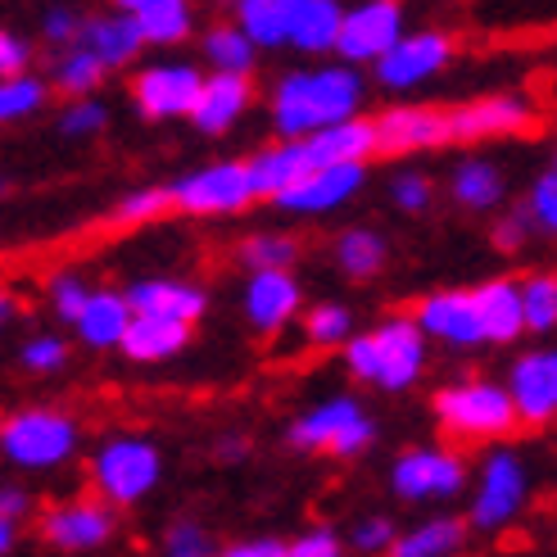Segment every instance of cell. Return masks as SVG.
<instances>
[{
    "label": "cell",
    "instance_id": "obj_1",
    "mask_svg": "<svg viewBox=\"0 0 557 557\" xmlns=\"http://www.w3.org/2000/svg\"><path fill=\"white\" fill-rule=\"evenodd\" d=\"M363 104V77L354 69H313L290 73L272 96V119L282 136H309L336 119L358 114Z\"/></svg>",
    "mask_w": 557,
    "mask_h": 557
},
{
    "label": "cell",
    "instance_id": "obj_2",
    "mask_svg": "<svg viewBox=\"0 0 557 557\" xmlns=\"http://www.w3.org/2000/svg\"><path fill=\"white\" fill-rule=\"evenodd\" d=\"M345 358L354 376H363L381 389H408L426 368V336L417 322H381L372 336H349Z\"/></svg>",
    "mask_w": 557,
    "mask_h": 557
},
{
    "label": "cell",
    "instance_id": "obj_3",
    "mask_svg": "<svg viewBox=\"0 0 557 557\" xmlns=\"http://www.w3.org/2000/svg\"><path fill=\"white\" fill-rule=\"evenodd\" d=\"M0 454L14 467L27 471H50L77 454V422H69L64 412L33 408V412H14L0 426Z\"/></svg>",
    "mask_w": 557,
    "mask_h": 557
},
{
    "label": "cell",
    "instance_id": "obj_4",
    "mask_svg": "<svg viewBox=\"0 0 557 557\" xmlns=\"http://www.w3.org/2000/svg\"><path fill=\"white\" fill-rule=\"evenodd\" d=\"M91 476L109 504H136L159 485V449L150 440L119 435L96 454Z\"/></svg>",
    "mask_w": 557,
    "mask_h": 557
},
{
    "label": "cell",
    "instance_id": "obj_5",
    "mask_svg": "<svg viewBox=\"0 0 557 557\" xmlns=\"http://www.w3.org/2000/svg\"><path fill=\"white\" fill-rule=\"evenodd\" d=\"M435 412H440V422L458 435H508L517 426V408L508 399V389L490 385V381H467V385L440 389Z\"/></svg>",
    "mask_w": 557,
    "mask_h": 557
},
{
    "label": "cell",
    "instance_id": "obj_6",
    "mask_svg": "<svg viewBox=\"0 0 557 557\" xmlns=\"http://www.w3.org/2000/svg\"><path fill=\"white\" fill-rule=\"evenodd\" d=\"M290 444H299V449H331L341 458H354V454H363L372 444V422L354 399H331V404H318L313 412L299 417V422L290 426Z\"/></svg>",
    "mask_w": 557,
    "mask_h": 557
},
{
    "label": "cell",
    "instance_id": "obj_7",
    "mask_svg": "<svg viewBox=\"0 0 557 557\" xmlns=\"http://www.w3.org/2000/svg\"><path fill=\"white\" fill-rule=\"evenodd\" d=\"M525 504V467L517 454L498 449L485 458L481 467V490H476V504H471V525L476 531H504V525L521 512Z\"/></svg>",
    "mask_w": 557,
    "mask_h": 557
},
{
    "label": "cell",
    "instance_id": "obj_8",
    "mask_svg": "<svg viewBox=\"0 0 557 557\" xmlns=\"http://www.w3.org/2000/svg\"><path fill=\"white\" fill-rule=\"evenodd\" d=\"M404 33V5L399 0H368L349 14H341V27H336V46L345 64H368L376 54Z\"/></svg>",
    "mask_w": 557,
    "mask_h": 557
},
{
    "label": "cell",
    "instance_id": "obj_9",
    "mask_svg": "<svg viewBox=\"0 0 557 557\" xmlns=\"http://www.w3.org/2000/svg\"><path fill=\"white\" fill-rule=\"evenodd\" d=\"M454 60V41L444 33H412V37H395L381 54H376V77L385 82V87H417V82L435 77L444 64Z\"/></svg>",
    "mask_w": 557,
    "mask_h": 557
},
{
    "label": "cell",
    "instance_id": "obj_10",
    "mask_svg": "<svg viewBox=\"0 0 557 557\" xmlns=\"http://www.w3.org/2000/svg\"><path fill=\"white\" fill-rule=\"evenodd\" d=\"M169 195L186 213H240L249 200H255V195H249V182H245V163H209V169L169 186Z\"/></svg>",
    "mask_w": 557,
    "mask_h": 557
},
{
    "label": "cell",
    "instance_id": "obj_11",
    "mask_svg": "<svg viewBox=\"0 0 557 557\" xmlns=\"http://www.w3.org/2000/svg\"><path fill=\"white\" fill-rule=\"evenodd\" d=\"M368 182V163H318L295 186L276 195V205L290 213H331L345 200H354L358 186Z\"/></svg>",
    "mask_w": 557,
    "mask_h": 557
},
{
    "label": "cell",
    "instance_id": "obj_12",
    "mask_svg": "<svg viewBox=\"0 0 557 557\" xmlns=\"http://www.w3.org/2000/svg\"><path fill=\"white\" fill-rule=\"evenodd\" d=\"M508 399L517 408V422H531V426L553 422V412H557V354H548V349L521 354L512 363V376H508Z\"/></svg>",
    "mask_w": 557,
    "mask_h": 557
},
{
    "label": "cell",
    "instance_id": "obj_13",
    "mask_svg": "<svg viewBox=\"0 0 557 557\" xmlns=\"http://www.w3.org/2000/svg\"><path fill=\"white\" fill-rule=\"evenodd\" d=\"M535 104L525 96H485L476 104H462L454 114H444L449 123V141H476V136H508V132H525L535 127Z\"/></svg>",
    "mask_w": 557,
    "mask_h": 557
},
{
    "label": "cell",
    "instance_id": "obj_14",
    "mask_svg": "<svg viewBox=\"0 0 557 557\" xmlns=\"http://www.w3.org/2000/svg\"><path fill=\"white\" fill-rule=\"evenodd\" d=\"M462 481H467V467L444 449H412L395 462V494L412 498V504H422V498H454Z\"/></svg>",
    "mask_w": 557,
    "mask_h": 557
},
{
    "label": "cell",
    "instance_id": "obj_15",
    "mask_svg": "<svg viewBox=\"0 0 557 557\" xmlns=\"http://www.w3.org/2000/svg\"><path fill=\"white\" fill-rule=\"evenodd\" d=\"M200 73L190 64H154L136 77V104L146 119H182L200 96Z\"/></svg>",
    "mask_w": 557,
    "mask_h": 557
},
{
    "label": "cell",
    "instance_id": "obj_16",
    "mask_svg": "<svg viewBox=\"0 0 557 557\" xmlns=\"http://www.w3.org/2000/svg\"><path fill=\"white\" fill-rule=\"evenodd\" d=\"M417 331L422 336H435L444 345H481V322H476V304H471V290H444L422 299L417 309Z\"/></svg>",
    "mask_w": 557,
    "mask_h": 557
},
{
    "label": "cell",
    "instance_id": "obj_17",
    "mask_svg": "<svg viewBox=\"0 0 557 557\" xmlns=\"http://www.w3.org/2000/svg\"><path fill=\"white\" fill-rule=\"evenodd\" d=\"M249 109V77L245 73H218L200 82V96L190 104V123L205 136H222L227 127H236V119Z\"/></svg>",
    "mask_w": 557,
    "mask_h": 557
},
{
    "label": "cell",
    "instance_id": "obj_18",
    "mask_svg": "<svg viewBox=\"0 0 557 557\" xmlns=\"http://www.w3.org/2000/svg\"><path fill=\"white\" fill-rule=\"evenodd\" d=\"M299 309V282L286 268H255L245 286V318L255 322L263 336L276 326H286Z\"/></svg>",
    "mask_w": 557,
    "mask_h": 557
},
{
    "label": "cell",
    "instance_id": "obj_19",
    "mask_svg": "<svg viewBox=\"0 0 557 557\" xmlns=\"http://www.w3.org/2000/svg\"><path fill=\"white\" fill-rule=\"evenodd\" d=\"M376 132V150L385 154H408V150H431L440 141H449V123H444V114H435V109H389V114H381L372 123Z\"/></svg>",
    "mask_w": 557,
    "mask_h": 557
},
{
    "label": "cell",
    "instance_id": "obj_20",
    "mask_svg": "<svg viewBox=\"0 0 557 557\" xmlns=\"http://www.w3.org/2000/svg\"><path fill=\"white\" fill-rule=\"evenodd\" d=\"M309 169H318L304 136H286L276 150H263L255 163H245V182H249V195L255 200H276L286 186H295Z\"/></svg>",
    "mask_w": 557,
    "mask_h": 557
},
{
    "label": "cell",
    "instance_id": "obj_21",
    "mask_svg": "<svg viewBox=\"0 0 557 557\" xmlns=\"http://www.w3.org/2000/svg\"><path fill=\"white\" fill-rule=\"evenodd\" d=\"M46 540L64 553H87L100 548L109 535H114V512L104 504H64L46 517Z\"/></svg>",
    "mask_w": 557,
    "mask_h": 557
},
{
    "label": "cell",
    "instance_id": "obj_22",
    "mask_svg": "<svg viewBox=\"0 0 557 557\" xmlns=\"http://www.w3.org/2000/svg\"><path fill=\"white\" fill-rule=\"evenodd\" d=\"M190 341V322H177V318H159V313H132L127 331L119 349L136 363H163V358L182 354Z\"/></svg>",
    "mask_w": 557,
    "mask_h": 557
},
{
    "label": "cell",
    "instance_id": "obj_23",
    "mask_svg": "<svg viewBox=\"0 0 557 557\" xmlns=\"http://www.w3.org/2000/svg\"><path fill=\"white\" fill-rule=\"evenodd\" d=\"M77 41L87 46L104 69L132 64L136 54H141V46H146L141 27H136V18H132L127 10H123V14H100V18H91V23H77Z\"/></svg>",
    "mask_w": 557,
    "mask_h": 557
},
{
    "label": "cell",
    "instance_id": "obj_24",
    "mask_svg": "<svg viewBox=\"0 0 557 557\" xmlns=\"http://www.w3.org/2000/svg\"><path fill=\"white\" fill-rule=\"evenodd\" d=\"M132 313H159V318H177V322H200L205 318V290L190 282H169V276H154V282H136L127 290Z\"/></svg>",
    "mask_w": 557,
    "mask_h": 557
},
{
    "label": "cell",
    "instance_id": "obj_25",
    "mask_svg": "<svg viewBox=\"0 0 557 557\" xmlns=\"http://www.w3.org/2000/svg\"><path fill=\"white\" fill-rule=\"evenodd\" d=\"M313 163H368V154H376V132L372 123H358L354 114L349 119H336L318 132L304 136Z\"/></svg>",
    "mask_w": 557,
    "mask_h": 557
},
{
    "label": "cell",
    "instance_id": "obj_26",
    "mask_svg": "<svg viewBox=\"0 0 557 557\" xmlns=\"http://www.w3.org/2000/svg\"><path fill=\"white\" fill-rule=\"evenodd\" d=\"M73 322H77V336L91 349H114L123 341L127 322H132V304L119 290H87V299H82Z\"/></svg>",
    "mask_w": 557,
    "mask_h": 557
},
{
    "label": "cell",
    "instance_id": "obj_27",
    "mask_svg": "<svg viewBox=\"0 0 557 557\" xmlns=\"http://www.w3.org/2000/svg\"><path fill=\"white\" fill-rule=\"evenodd\" d=\"M341 0H286V41L299 50H331L341 27Z\"/></svg>",
    "mask_w": 557,
    "mask_h": 557
},
{
    "label": "cell",
    "instance_id": "obj_28",
    "mask_svg": "<svg viewBox=\"0 0 557 557\" xmlns=\"http://www.w3.org/2000/svg\"><path fill=\"white\" fill-rule=\"evenodd\" d=\"M471 304H476V322L481 336L494 345L517 341L525 322H521V290L517 282H485L481 290H471Z\"/></svg>",
    "mask_w": 557,
    "mask_h": 557
},
{
    "label": "cell",
    "instance_id": "obj_29",
    "mask_svg": "<svg viewBox=\"0 0 557 557\" xmlns=\"http://www.w3.org/2000/svg\"><path fill=\"white\" fill-rule=\"evenodd\" d=\"M462 540H467V525L454 517H440V521L417 525L404 540H389V553L395 557H449L462 548Z\"/></svg>",
    "mask_w": 557,
    "mask_h": 557
},
{
    "label": "cell",
    "instance_id": "obj_30",
    "mask_svg": "<svg viewBox=\"0 0 557 557\" xmlns=\"http://www.w3.org/2000/svg\"><path fill=\"white\" fill-rule=\"evenodd\" d=\"M504 173L494 169L490 159H467L458 163V173H454V195H458V205L467 209H494L498 200H504Z\"/></svg>",
    "mask_w": 557,
    "mask_h": 557
},
{
    "label": "cell",
    "instance_id": "obj_31",
    "mask_svg": "<svg viewBox=\"0 0 557 557\" xmlns=\"http://www.w3.org/2000/svg\"><path fill=\"white\" fill-rule=\"evenodd\" d=\"M141 37L154 41V46H173L190 33V5L186 0H146L141 10H132Z\"/></svg>",
    "mask_w": 557,
    "mask_h": 557
},
{
    "label": "cell",
    "instance_id": "obj_32",
    "mask_svg": "<svg viewBox=\"0 0 557 557\" xmlns=\"http://www.w3.org/2000/svg\"><path fill=\"white\" fill-rule=\"evenodd\" d=\"M336 259H341V268L354 276V282H363V276L381 272V263H385V240H381L376 232H368V227L345 232V236L336 240Z\"/></svg>",
    "mask_w": 557,
    "mask_h": 557
},
{
    "label": "cell",
    "instance_id": "obj_33",
    "mask_svg": "<svg viewBox=\"0 0 557 557\" xmlns=\"http://www.w3.org/2000/svg\"><path fill=\"white\" fill-rule=\"evenodd\" d=\"M205 54L218 73H249L255 69V41L240 27H213L205 37Z\"/></svg>",
    "mask_w": 557,
    "mask_h": 557
},
{
    "label": "cell",
    "instance_id": "obj_34",
    "mask_svg": "<svg viewBox=\"0 0 557 557\" xmlns=\"http://www.w3.org/2000/svg\"><path fill=\"white\" fill-rule=\"evenodd\" d=\"M240 33L255 46H286V0H263V5L240 10Z\"/></svg>",
    "mask_w": 557,
    "mask_h": 557
},
{
    "label": "cell",
    "instance_id": "obj_35",
    "mask_svg": "<svg viewBox=\"0 0 557 557\" xmlns=\"http://www.w3.org/2000/svg\"><path fill=\"white\" fill-rule=\"evenodd\" d=\"M46 104V82L37 77H0V123H18L27 114H37V109Z\"/></svg>",
    "mask_w": 557,
    "mask_h": 557
},
{
    "label": "cell",
    "instance_id": "obj_36",
    "mask_svg": "<svg viewBox=\"0 0 557 557\" xmlns=\"http://www.w3.org/2000/svg\"><path fill=\"white\" fill-rule=\"evenodd\" d=\"M521 290V322L525 331H553L557 322V282L544 272V276H531Z\"/></svg>",
    "mask_w": 557,
    "mask_h": 557
},
{
    "label": "cell",
    "instance_id": "obj_37",
    "mask_svg": "<svg viewBox=\"0 0 557 557\" xmlns=\"http://www.w3.org/2000/svg\"><path fill=\"white\" fill-rule=\"evenodd\" d=\"M100 77H104V64H100L82 41L64 54L60 69H54V82H60V91H69V96H87V91H96V87H100Z\"/></svg>",
    "mask_w": 557,
    "mask_h": 557
},
{
    "label": "cell",
    "instance_id": "obj_38",
    "mask_svg": "<svg viewBox=\"0 0 557 557\" xmlns=\"http://www.w3.org/2000/svg\"><path fill=\"white\" fill-rule=\"evenodd\" d=\"M304 331H309L313 345H345L354 336V313L345 304H318L309 322H304Z\"/></svg>",
    "mask_w": 557,
    "mask_h": 557
},
{
    "label": "cell",
    "instance_id": "obj_39",
    "mask_svg": "<svg viewBox=\"0 0 557 557\" xmlns=\"http://www.w3.org/2000/svg\"><path fill=\"white\" fill-rule=\"evenodd\" d=\"M295 255H299V245L290 236H249L240 245V259L249 268H290Z\"/></svg>",
    "mask_w": 557,
    "mask_h": 557
},
{
    "label": "cell",
    "instance_id": "obj_40",
    "mask_svg": "<svg viewBox=\"0 0 557 557\" xmlns=\"http://www.w3.org/2000/svg\"><path fill=\"white\" fill-rule=\"evenodd\" d=\"M163 209H173V195L169 186H154V190H136L119 205V222H154Z\"/></svg>",
    "mask_w": 557,
    "mask_h": 557
},
{
    "label": "cell",
    "instance_id": "obj_41",
    "mask_svg": "<svg viewBox=\"0 0 557 557\" xmlns=\"http://www.w3.org/2000/svg\"><path fill=\"white\" fill-rule=\"evenodd\" d=\"M69 358V345L60 336H37L23 345V368L27 372H60Z\"/></svg>",
    "mask_w": 557,
    "mask_h": 557
},
{
    "label": "cell",
    "instance_id": "obj_42",
    "mask_svg": "<svg viewBox=\"0 0 557 557\" xmlns=\"http://www.w3.org/2000/svg\"><path fill=\"white\" fill-rule=\"evenodd\" d=\"M389 195H395V205L404 209V213H426L431 209V182L422 177V173H399L395 182H389Z\"/></svg>",
    "mask_w": 557,
    "mask_h": 557
},
{
    "label": "cell",
    "instance_id": "obj_43",
    "mask_svg": "<svg viewBox=\"0 0 557 557\" xmlns=\"http://www.w3.org/2000/svg\"><path fill=\"white\" fill-rule=\"evenodd\" d=\"M109 123V109L104 104H96V100H77V104H69V114H64V136H96L100 127Z\"/></svg>",
    "mask_w": 557,
    "mask_h": 557
},
{
    "label": "cell",
    "instance_id": "obj_44",
    "mask_svg": "<svg viewBox=\"0 0 557 557\" xmlns=\"http://www.w3.org/2000/svg\"><path fill=\"white\" fill-rule=\"evenodd\" d=\"M531 218L535 227H544L548 236L557 232V173H544L535 182V195H531Z\"/></svg>",
    "mask_w": 557,
    "mask_h": 557
},
{
    "label": "cell",
    "instance_id": "obj_45",
    "mask_svg": "<svg viewBox=\"0 0 557 557\" xmlns=\"http://www.w3.org/2000/svg\"><path fill=\"white\" fill-rule=\"evenodd\" d=\"M169 553L173 557H209L218 548H213V540L195 521H182V525H173V531H169Z\"/></svg>",
    "mask_w": 557,
    "mask_h": 557
},
{
    "label": "cell",
    "instance_id": "obj_46",
    "mask_svg": "<svg viewBox=\"0 0 557 557\" xmlns=\"http://www.w3.org/2000/svg\"><path fill=\"white\" fill-rule=\"evenodd\" d=\"M54 313H60L64 322H73L77 318V309H82V299H87V286L77 282L73 272H64V276H54Z\"/></svg>",
    "mask_w": 557,
    "mask_h": 557
},
{
    "label": "cell",
    "instance_id": "obj_47",
    "mask_svg": "<svg viewBox=\"0 0 557 557\" xmlns=\"http://www.w3.org/2000/svg\"><path fill=\"white\" fill-rule=\"evenodd\" d=\"M336 553H341V540L331 531H309L290 540V557H336Z\"/></svg>",
    "mask_w": 557,
    "mask_h": 557
},
{
    "label": "cell",
    "instance_id": "obj_48",
    "mask_svg": "<svg viewBox=\"0 0 557 557\" xmlns=\"http://www.w3.org/2000/svg\"><path fill=\"white\" fill-rule=\"evenodd\" d=\"M389 540H395V525H389L385 517H372V521H363L354 531V544L363 553H381V548H389Z\"/></svg>",
    "mask_w": 557,
    "mask_h": 557
},
{
    "label": "cell",
    "instance_id": "obj_49",
    "mask_svg": "<svg viewBox=\"0 0 557 557\" xmlns=\"http://www.w3.org/2000/svg\"><path fill=\"white\" fill-rule=\"evenodd\" d=\"M27 69V46L14 33H0V77L23 73Z\"/></svg>",
    "mask_w": 557,
    "mask_h": 557
},
{
    "label": "cell",
    "instance_id": "obj_50",
    "mask_svg": "<svg viewBox=\"0 0 557 557\" xmlns=\"http://www.w3.org/2000/svg\"><path fill=\"white\" fill-rule=\"evenodd\" d=\"M41 27H46V37H50V41H73V37H77V14L64 10V5H54V10L46 14Z\"/></svg>",
    "mask_w": 557,
    "mask_h": 557
},
{
    "label": "cell",
    "instance_id": "obj_51",
    "mask_svg": "<svg viewBox=\"0 0 557 557\" xmlns=\"http://www.w3.org/2000/svg\"><path fill=\"white\" fill-rule=\"evenodd\" d=\"M232 557H290V544L286 540H245L236 548H227Z\"/></svg>",
    "mask_w": 557,
    "mask_h": 557
},
{
    "label": "cell",
    "instance_id": "obj_52",
    "mask_svg": "<svg viewBox=\"0 0 557 557\" xmlns=\"http://www.w3.org/2000/svg\"><path fill=\"white\" fill-rule=\"evenodd\" d=\"M27 512V494L23 490H5V485H0V517H23Z\"/></svg>",
    "mask_w": 557,
    "mask_h": 557
},
{
    "label": "cell",
    "instance_id": "obj_53",
    "mask_svg": "<svg viewBox=\"0 0 557 557\" xmlns=\"http://www.w3.org/2000/svg\"><path fill=\"white\" fill-rule=\"evenodd\" d=\"M525 218H512V222H504V227H498V245L504 249H517L521 240H525V227H521Z\"/></svg>",
    "mask_w": 557,
    "mask_h": 557
},
{
    "label": "cell",
    "instance_id": "obj_54",
    "mask_svg": "<svg viewBox=\"0 0 557 557\" xmlns=\"http://www.w3.org/2000/svg\"><path fill=\"white\" fill-rule=\"evenodd\" d=\"M14 548V517H0V553Z\"/></svg>",
    "mask_w": 557,
    "mask_h": 557
},
{
    "label": "cell",
    "instance_id": "obj_55",
    "mask_svg": "<svg viewBox=\"0 0 557 557\" xmlns=\"http://www.w3.org/2000/svg\"><path fill=\"white\" fill-rule=\"evenodd\" d=\"M10 318H14V304H10V295H5V290H0V326H5Z\"/></svg>",
    "mask_w": 557,
    "mask_h": 557
},
{
    "label": "cell",
    "instance_id": "obj_56",
    "mask_svg": "<svg viewBox=\"0 0 557 557\" xmlns=\"http://www.w3.org/2000/svg\"><path fill=\"white\" fill-rule=\"evenodd\" d=\"M119 5H123V10L132 14V10H141V5H146V0H119Z\"/></svg>",
    "mask_w": 557,
    "mask_h": 557
},
{
    "label": "cell",
    "instance_id": "obj_57",
    "mask_svg": "<svg viewBox=\"0 0 557 557\" xmlns=\"http://www.w3.org/2000/svg\"><path fill=\"white\" fill-rule=\"evenodd\" d=\"M245 5H263V0H236V10H245Z\"/></svg>",
    "mask_w": 557,
    "mask_h": 557
}]
</instances>
